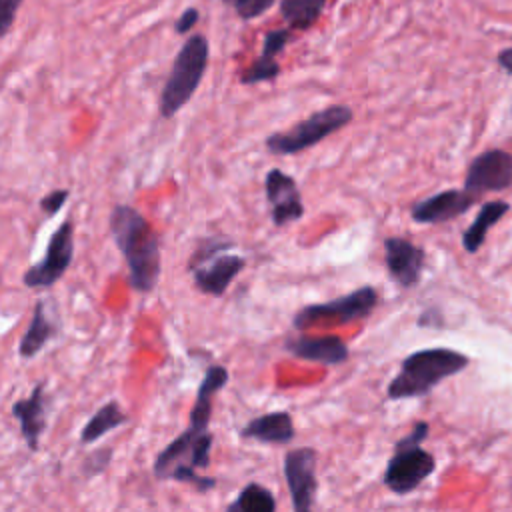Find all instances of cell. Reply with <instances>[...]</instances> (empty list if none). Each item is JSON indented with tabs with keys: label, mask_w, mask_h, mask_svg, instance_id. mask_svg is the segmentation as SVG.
<instances>
[{
	"label": "cell",
	"mask_w": 512,
	"mask_h": 512,
	"mask_svg": "<svg viewBox=\"0 0 512 512\" xmlns=\"http://www.w3.org/2000/svg\"><path fill=\"white\" fill-rule=\"evenodd\" d=\"M228 380L230 374L226 366L212 364L206 368L190 408L186 430H182L154 458L152 472L158 480L190 484L196 492L202 494L216 486V478L200 474L198 470H208L210 466L214 444V434L210 432L214 398L228 384Z\"/></svg>",
	"instance_id": "obj_1"
},
{
	"label": "cell",
	"mask_w": 512,
	"mask_h": 512,
	"mask_svg": "<svg viewBox=\"0 0 512 512\" xmlns=\"http://www.w3.org/2000/svg\"><path fill=\"white\" fill-rule=\"evenodd\" d=\"M110 236L120 250L132 290L148 294L162 272L160 236L148 218L130 204H116L110 212Z\"/></svg>",
	"instance_id": "obj_2"
},
{
	"label": "cell",
	"mask_w": 512,
	"mask_h": 512,
	"mask_svg": "<svg viewBox=\"0 0 512 512\" xmlns=\"http://www.w3.org/2000/svg\"><path fill=\"white\" fill-rule=\"evenodd\" d=\"M470 364L468 356L452 348H424L408 354L398 374L388 382L386 400H408L426 396L442 380L462 372Z\"/></svg>",
	"instance_id": "obj_3"
},
{
	"label": "cell",
	"mask_w": 512,
	"mask_h": 512,
	"mask_svg": "<svg viewBox=\"0 0 512 512\" xmlns=\"http://www.w3.org/2000/svg\"><path fill=\"white\" fill-rule=\"evenodd\" d=\"M428 432L430 424L420 420L414 422L406 436L396 440L394 452L388 458L382 474V484L390 492L406 496L414 492L436 470V458L422 448V440H426Z\"/></svg>",
	"instance_id": "obj_4"
},
{
	"label": "cell",
	"mask_w": 512,
	"mask_h": 512,
	"mask_svg": "<svg viewBox=\"0 0 512 512\" xmlns=\"http://www.w3.org/2000/svg\"><path fill=\"white\" fill-rule=\"evenodd\" d=\"M208 66V40L192 34L174 58L170 76L160 94V114L172 118L196 92Z\"/></svg>",
	"instance_id": "obj_5"
},
{
	"label": "cell",
	"mask_w": 512,
	"mask_h": 512,
	"mask_svg": "<svg viewBox=\"0 0 512 512\" xmlns=\"http://www.w3.org/2000/svg\"><path fill=\"white\" fill-rule=\"evenodd\" d=\"M380 302V294L374 286L364 284L352 292L326 302L306 304L292 316V326L300 332L314 326H344L368 318Z\"/></svg>",
	"instance_id": "obj_6"
},
{
	"label": "cell",
	"mask_w": 512,
	"mask_h": 512,
	"mask_svg": "<svg viewBox=\"0 0 512 512\" xmlns=\"http://www.w3.org/2000/svg\"><path fill=\"white\" fill-rule=\"evenodd\" d=\"M354 118V112L350 106L334 104L328 108H322L308 116L306 120L294 124L288 130L274 132L266 138V148L272 154H296L306 148L316 146L320 140L328 138L336 130L344 128Z\"/></svg>",
	"instance_id": "obj_7"
},
{
	"label": "cell",
	"mask_w": 512,
	"mask_h": 512,
	"mask_svg": "<svg viewBox=\"0 0 512 512\" xmlns=\"http://www.w3.org/2000/svg\"><path fill=\"white\" fill-rule=\"evenodd\" d=\"M74 258V224L64 220L50 236L44 256L26 268L22 284L32 290L52 288L70 268Z\"/></svg>",
	"instance_id": "obj_8"
},
{
	"label": "cell",
	"mask_w": 512,
	"mask_h": 512,
	"mask_svg": "<svg viewBox=\"0 0 512 512\" xmlns=\"http://www.w3.org/2000/svg\"><path fill=\"white\" fill-rule=\"evenodd\" d=\"M318 452L310 446L292 448L282 458V472L290 492L292 512H314L318 494Z\"/></svg>",
	"instance_id": "obj_9"
},
{
	"label": "cell",
	"mask_w": 512,
	"mask_h": 512,
	"mask_svg": "<svg viewBox=\"0 0 512 512\" xmlns=\"http://www.w3.org/2000/svg\"><path fill=\"white\" fill-rule=\"evenodd\" d=\"M266 200L270 206V218L276 228L288 226L304 216V204L296 180L280 168L268 170L264 178Z\"/></svg>",
	"instance_id": "obj_10"
},
{
	"label": "cell",
	"mask_w": 512,
	"mask_h": 512,
	"mask_svg": "<svg viewBox=\"0 0 512 512\" xmlns=\"http://www.w3.org/2000/svg\"><path fill=\"white\" fill-rule=\"evenodd\" d=\"M426 252L418 244L402 238V236H388L384 240V264L388 276L400 288H412L420 282L424 272Z\"/></svg>",
	"instance_id": "obj_11"
},
{
	"label": "cell",
	"mask_w": 512,
	"mask_h": 512,
	"mask_svg": "<svg viewBox=\"0 0 512 512\" xmlns=\"http://www.w3.org/2000/svg\"><path fill=\"white\" fill-rule=\"evenodd\" d=\"M244 266H246L244 256L222 252L204 260L202 264L194 266L188 272L192 274V282L198 292L220 298L226 294L232 280L244 270Z\"/></svg>",
	"instance_id": "obj_12"
},
{
	"label": "cell",
	"mask_w": 512,
	"mask_h": 512,
	"mask_svg": "<svg viewBox=\"0 0 512 512\" xmlns=\"http://www.w3.org/2000/svg\"><path fill=\"white\" fill-rule=\"evenodd\" d=\"M510 184H512V156L502 150H490L472 162L464 182V190L476 196L488 190H502Z\"/></svg>",
	"instance_id": "obj_13"
},
{
	"label": "cell",
	"mask_w": 512,
	"mask_h": 512,
	"mask_svg": "<svg viewBox=\"0 0 512 512\" xmlns=\"http://www.w3.org/2000/svg\"><path fill=\"white\" fill-rule=\"evenodd\" d=\"M282 348L300 360H308L324 366H338L350 358L348 344L336 334H326V336L300 334L284 340Z\"/></svg>",
	"instance_id": "obj_14"
},
{
	"label": "cell",
	"mask_w": 512,
	"mask_h": 512,
	"mask_svg": "<svg viewBox=\"0 0 512 512\" xmlns=\"http://www.w3.org/2000/svg\"><path fill=\"white\" fill-rule=\"evenodd\" d=\"M46 382L40 380L32 386L30 396L20 398L12 404V416L20 424V434L28 446L30 452H38L40 448V436L46 430V416H48V402L44 394Z\"/></svg>",
	"instance_id": "obj_15"
},
{
	"label": "cell",
	"mask_w": 512,
	"mask_h": 512,
	"mask_svg": "<svg viewBox=\"0 0 512 512\" xmlns=\"http://www.w3.org/2000/svg\"><path fill=\"white\" fill-rule=\"evenodd\" d=\"M474 204V194L468 190H444L416 202L410 216L418 224H438L464 214Z\"/></svg>",
	"instance_id": "obj_16"
},
{
	"label": "cell",
	"mask_w": 512,
	"mask_h": 512,
	"mask_svg": "<svg viewBox=\"0 0 512 512\" xmlns=\"http://www.w3.org/2000/svg\"><path fill=\"white\" fill-rule=\"evenodd\" d=\"M240 436L244 440H254L258 444H272V446H288L296 438L294 418L288 410L266 412L248 420L240 428Z\"/></svg>",
	"instance_id": "obj_17"
},
{
	"label": "cell",
	"mask_w": 512,
	"mask_h": 512,
	"mask_svg": "<svg viewBox=\"0 0 512 512\" xmlns=\"http://www.w3.org/2000/svg\"><path fill=\"white\" fill-rule=\"evenodd\" d=\"M58 334H60V322L54 314L48 312V300L44 298L36 300L32 308L30 324L18 342V356L24 360L38 356L46 348V344L54 340Z\"/></svg>",
	"instance_id": "obj_18"
},
{
	"label": "cell",
	"mask_w": 512,
	"mask_h": 512,
	"mask_svg": "<svg viewBox=\"0 0 512 512\" xmlns=\"http://www.w3.org/2000/svg\"><path fill=\"white\" fill-rule=\"evenodd\" d=\"M288 40H290V30H270V32H266L264 44H262V54L242 74L240 82L242 84H256V82H264V80H274L280 74L278 54L282 52V48L286 46Z\"/></svg>",
	"instance_id": "obj_19"
},
{
	"label": "cell",
	"mask_w": 512,
	"mask_h": 512,
	"mask_svg": "<svg viewBox=\"0 0 512 512\" xmlns=\"http://www.w3.org/2000/svg\"><path fill=\"white\" fill-rule=\"evenodd\" d=\"M126 422H128V416L120 408L118 400H108L82 426V430H80V444H84V446L96 444L108 432L124 426Z\"/></svg>",
	"instance_id": "obj_20"
},
{
	"label": "cell",
	"mask_w": 512,
	"mask_h": 512,
	"mask_svg": "<svg viewBox=\"0 0 512 512\" xmlns=\"http://www.w3.org/2000/svg\"><path fill=\"white\" fill-rule=\"evenodd\" d=\"M276 496L260 482H248L224 512H276Z\"/></svg>",
	"instance_id": "obj_21"
},
{
	"label": "cell",
	"mask_w": 512,
	"mask_h": 512,
	"mask_svg": "<svg viewBox=\"0 0 512 512\" xmlns=\"http://www.w3.org/2000/svg\"><path fill=\"white\" fill-rule=\"evenodd\" d=\"M508 212V204L506 202H488L482 206V210L478 212L476 220L466 228V232L462 234V246L474 254L484 238H486V232Z\"/></svg>",
	"instance_id": "obj_22"
},
{
	"label": "cell",
	"mask_w": 512,
	"mask_h": 512,
	"mask_svg": "<svg viewBox=\"0 0 512 512\" xmlns=\"http://www.w3.org/2000/svg\"><path fill=\"white\" fill-rule=\"evenodd\" d=\"M326 0H280V14L292 30H308L322 14Z\"/></svg>",
	"instance_id": "obj_23"
},
{
	"label": "cell",
	"mask_w": 512,
	"mask_h": 512,
	"mask_svg": "<svg viewBox=\"0 0 512 512\" xmlns=\"http://www.w3.org/2000/svg\"><path fill=\"white\" fill-rule=\"evenodd\" d=\"M112 462V448L110 446H100L96 450H92L90 454L84 456L82 464H80V472H82V478L90 480L94 476H100L108 470Z\"/></svg>",
	"instance_id": "obj_24"
},
{
	"label": "cell",
	"mask_w": 512,
	"mask_h": 512,
	"mask_svg": "<svg viewBox=\"0 0 512 512\" xmlns=\"http://www.w3.org/2000/svg\"><path fill=\"white\" fill-rule=\"evenodd\" d=\"M236 14L244 20H252L262 16L276 0H230Z\"/></svg>",
	"instance_id": "obj_25"
},
{
	"label": "cell",
	"mask_w": 512,
	"mask_h": 512,
	"mask_svg": "<svg viewBox=\"0 0 512 512\" xmlns=\"http://www.w3.org/2000/svg\"><path fill=\"white\" fill-rule=\"evenodd\" d=\"M70 192L66 188H56L52 192H48L46 196H42L40 200V210L46 214V216H54L60 212V208L64 206V202L68 200Z\"/></svg>",
	"instance_id": "obj_26"
},
{
	"label": "cell",
	"mask_w": 512,
	"mask_h": 512,
	"mask_svg": "<svg viewBox=\"0 0 512 512\" xmlns=\"http://www.w3.org/2000/svg\"><path fill=\"white\" fill-rule=\"evenodd\" d=\"M20 4L22 0H0V34L2 36H6V32L10 30Z\"/></svg>",
	"instance_id": "obj_27"
},
{
	"label": "cell",
	"mask_w": 512,
	"mask_h": 512,
	"mask_svg": "<svg viewBox=\"0 0 512 512\" xmlns=\"http://www.w3.org/2000/svg\"><path fill=\"white\" fill-rule=\"evenodd\" d=\"M196 22H198V10L196 8H188V10L182 12V16L174 24V28H176V32L184 34V32H190Z\"/></svg>",
	"instance_id": "obj_28"
},
{
	"label": "cell",
	"mask_w": 512,
	"mask_h": 512,
	"mask_svg": "<svg viewBox=\"0 0 512 512\" xmlns=\"http://www.w3.org/2000/svg\"><path fill=\"white\" fill-rule=\"evenodd\" d=\"M500 64H502L506 70H510V72H512V48L500 54Z\"/></svg>",
	"instance_id": "obj_29"
}]
</instances>
